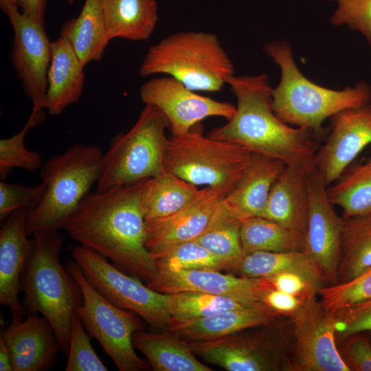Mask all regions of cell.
I'll return each instance as SVG.
<instances>
[{
  "label": "cell",
  "mask_w": 371,
  "mask_h": 371,
  "mask_svg": "<svg viewBox=\"0 0 371 371\" xmlns=\"http://www.w3.org/2000/svg\"><path fill=\"white\" fill-rule=\"evenodd\" d=\"M146 180L89 193L63 225L81 245L109 258L124 273L148 282L157 274L146 246L141 196Z\"/></svg>",
  "instance_id": "6da1fadb"
},
{
  "label": "cell",
  "mask_w": 371,
  "mask_h": 371,
  "mask_svg": "<svg viewBox=\"0 0 371 371\" xmlns=\"http://www.w3.org/2000/svg\"><path fill=\"white\" fill-rule=\"evenodd\" d=\"M237 100L233 117L208 136L229 142L252 153L272 157L310 172L317 152L313 132L285 123L274 113L267 74L233 76L227 82Z\"/></svg>",
  "instance_id": "7a4b0ae2"
},
{
  "label": "cell",
  "mask_w": 371,
  "mask_h": 371,
  "mask_svg": "<svg viewBox=\"0 0 371 371\" xmlns=\"http://www.w3.org/2000/svg\"><path fill=\"white\" fill-rule=\"evenodd\" d=\"M263 50L281 73L279 84L272 90L273 110L290 126L319 135L328 118L370 102L371 85L365 82L335 90L311 81L297 67L286 42L268 43Z\"/></svg>",
  "instance_id": "3957f363"
},
{
  "label": "cell",
  "mask_w": 371,
  "mask_h": 371,
  "mask_svg": "<svg viewBox=\"0 0 371 371\" xmlns=\"http://www.w3.org/2000/svg\"><path fill=\"white\" fill-rule=\"evenodd\" d=\"M32 239V250L21 278L24 303L29 314L40 313L49 321L67 356L72 321L82 303V293L60 263L63 239L58 231L38 232Z\"/></svg>",
  "instance_id": "277c9868"
},
{
  "label": "cell",
  "mask_w": 371,
  "mask_h": 371,
  "mask_svg": "<svg viewBox=\"0 0 371 371\" xmlns=\"http://www.w3.org/2000/svg\"><path fill=\"white\" fill-rule=\"evenodd\" d=\"M104 153L96 146L75 144L49 158L40 168L45 185L39 201L27 211L26 231L56 232L97 183L102 174Z\"/></svg>",
  "instance_id": "5b68a950"
},
{
  "label": "cell",
  "mask_w": 371,
  "mask_h": 371,
  "mask_svg": "<svg viewBox=\"0 0 371 371\" xmlns=\"http://www.w3.org/2000/svg\"><path fill=\"white\" fill-rule=\"evenodd\" d=\"M139 74H166L192 91L217 92L234 76V66L216 34L183 31L150 46Z\"/></svg>",
  "instance_id": "8992f818"
},
{
  "label": "cell",
  "mask_w": 371,
  "mask_h": 371,
  "mask_svg": "<svg viewBox=\"0 0 371 371\" xmlns=\"http://www.w3.org/2000/svg\"><path fill=\"white\" fill-rule=\"evenodd\" d=\"M170 124L155 106L145 104L126 133H117L103 156L96 191L133 185L164 171V153Z\"/></svg>",
  "instance_id": "52a82bcc"
},
{
  "label": "cell",
  "mask_w": 371,
  "mask_h": 371,
  "mask_svg": "<svg viewBox=\"0 0 371 371\" xmlns=\"http://www.w3.org/2000/svg\"><path fill=\"white\" fill-rule=\"evenodd\" d=\"M252 156L236 144L205 136L201 124L166 144L164 170L196 186L233 188Z\"/></svg>",
  "instance_id": "ba28073f"
},
{
  "label": "cell",
  "mask_w": 371,
  "mask_h": 371,
  "mask_svg": "<svg viewBox=\"0 0 371 371\" xmlns=\"http://www.w3.org/2000/svg\"><path fill=\"white\" fill-rule=\"evenodd\" d=\"M65 267L82 293V303L76 313L118 370H148V364L137 355L132 341L133 334L144 328L143 319L135 312L120 308L105 298L88 281L74 260H68Z\"/></svg>",
  "instance_id": "9c48e42d"
},
{
  "label": "cell",
  "mask_w": 371,
  "mask_h": 371,
  "mask_svg": "<svg viewBox=\"0 0 371 371\" xmlns=\"http://www.w3.org/2000/svg\"><path fill=\"white\" fill-rule=\"evenodd\" d=\"M278 319L221 338L188 343L196 356L227 371L293 370L292 346L284 344Z\"/></svg>",
  "instance_id": "30bf717a"
},
{
  "label": "cell",
  "mask_w": 371,
  "mask_h": 371,
  "mask_svg": "<svg viewBox=\"0 0 371 371\" xmlns=\"http://www.w3.org/2000/svg\"><path fill=\"white\" fill-rule=\"evenodd\" d=\"M71 256L88 281L105 298L138 314L151 328L168 330L171 322L168 294L154 291L82 245L74 247Z\"/></svg>",
  "instance_id": "8fae6325"
},
{
  "label": "cell",
  "mask_w": 371,
  "mask_h": 371,
  "mask_svg": "<svg viewBox=\"0 0 371 371\" xmlns=\"http://www.w3.org/2000/svg\"><path fill=\"white\" fill-rule=\"evenodd\" d=\"M289 317L293 370L350 371L339 352L335 313L326 310L316 295Z\"/></svg>",
  "instance_id": "7c38bea8"
},
{
  "label": "cell",
  "mask_w": 371,
  "mask_h": 371,
  "mask_svg": "<svg viewBox=\"0 0 371 371\" xmlns=\"http://www.w3.org/2000/svg\"><path fill=\"white\" fill-rule=\"evenodd\" d=\"M139 95L145 104L154 105L163 113L174 136L186 134L210 117L228 121L236 111L232 104L199 95L168 76L146 81L140 87Z\"/></svg>",
  "instance_id": "4fadbf2b"
},
{
  "label": "cell",
  "mask_w": 371,
  "mask_h": 371,
  "mask_svg": "<svg viewBox=\"0 0 371 371\" xmlns=\"http://www.w3.org/2000/svg\"><path fill=\"white\" fill-rule=\"evenodd\" d=\"M309 210L304 251L323 273L328 285L338 283L344 218L331 203L327 186L315 168L306 175Z\"/></svg>",
  "instance_id": "5bb4252c"
},
{
  "label": "cell",
  "mask_w": 371,
  "mask_h": 371,
  "mask_svg": "<svg viewBox=\"0 0 371 371\" xmlns=\"http://www.w3.org/2000/svg\"><path fill=\"white\" fill-rule=\"evenodd\" d=\"M14 31L11 60L22 82L24 91L33 105L32 114L45 109L47 72L51 61V43L45 23L12 10L7 14Z\"/></svg>",
  "instance_id": "9a60e30c"
},
{
  "label": "cell",
  "mask_w": 371,
  "mask_h": 371,
  "mask_svg": "<svg viewBox=\"0 0 371 371\" xmlns=\"http://www.w3.org/2000/svg\"><path fill=\"white\" fill-rule=\"evenodd\" d=\"M332 119L328 138L315 157L316 168L327 187L371 145V102L341 111Z\"/></svg>",
  "instance_id": "2e32d148"
},
{
  "label": "cell",
  "mask_w": 371,
  "mask_h": 371,
  "mask_svg": "<svg viewBox=\"0 0 371 371\" xmlns=\"http://www.w3.org/2000/svg\"><path fill=\"white\" fill-rule=\"evenodd\" d=\"M229 192L226 188L205 186L175 213L146 221V246L151 254L182 243L194 240L205 231Z\"/></svg>",
  "instance_id": "e0dca14e"
},
{
  "label": "cell",
  "mask_w": 371,
  "mask_h": 371,
  "mask_svg": "<svg viewBox=\"0 0 371 371\" xmlns=\"http://www.w3.org/2000/svg\"><path fill=\"white\" fill-rule=\"evenodd\" d=\"M146 285L165 294L193 291L258 302H260L263 292L269 289L265 278L236 276L212 269L158 271Z\"/></svg>",
  "instance_id": "ac0fdd59"
},
{
  "label": "cell",
  "mask_w": 371,
  "mask_h": 371,
  "mask_svg": "<svg viewBox=\"0 0 371 371\" xmlns=\"http://www.w3.org/2000/svg\"><path fill=\"white\" fill-rule=\"evenodd\" d=\"M10 354L12 371H44L51 368L61 350L60 342L49 321L36 314L12 317L1 334Z\"/></svg>",
  "instance_id": "d6986e66"
},
{
  "label": "cell",
  "mask_w": 371,
  "mask_h": 371,
  "mask_svg": "<svg viewBox=\"0 0 371 371\" xmlns=\"http://www.w3.org/2000/svg\"><path fill=\"white\" fill-rule=\"evenodd\" d=\"M28 210L11 214L0 230V304L7 306L12 317H23L19 300L21 278L33 247L26 231Z\"/></svg>",
  "instance_id": "ffe728a7"
},
{
  "label": "cell",
  "mask_w": 371,
  "mask_h": 371,
  "mask_svg": "<svg viewBox=\"0 0 371 371\" xmlns=\"http://www.w3.org/2000/svg\"><path fill=\"white\" fill-rule=\"evenodd\" d=\"M281 317L262 302H258L198 319H171L166 330L172 331L190 341H207L265 325Z\"/></svg>",
  "instance_id": "44dd1931"
},
{
  "label": "cell",
  "mask_w": 371,
  "mask_h": 371,
  "mask_svg": "<svg viewBox=\"0 0 371 371\" xmlns=\"http://www.w3.org/2000/svg\"><path fill=\"white\" fill-rule=\"evenodd\" d=\"M286 166L277 158L252 153L249 164L225 196V203L243 219L262 216L271 190Z\"/></svg>",
  "instance_id": "7402d4cb"
},
{
  "label": "cell",
  "mask_w": 371,
  "mask_h": 371,
  "mask_svg": "<svg viewBox=\"0 0 371 371\" xmlns=\"http://www.w3.org/2000/svg\"><path fill=\"white\" fill-rule=\"evenodd\" d=\"M308 172L298 167L286 166L271 190L262 216L304 238L309 210L306 184Z\"/></svg>",
  "instance_id": "603a6c76"
},
{
  "label": "cell",
  "mask_w": 371,
  "mask_h": 371,
  "mask_svg": "<svg viewBox=\"0 0 371 371\" xmlns=\"http://www.w3.org/2000/svg\"><path fill=\"white\" fill-rule=\"evenodd\" d=\"M84 67L65 38L60 35L51 43L45 106L49 115H60L78 101L85 84Z\"/></svg>",
  "instance_id": "cb8c5ba5"
},
{
  "label": "cell",
  "mask_w": 371,
  "mask_h": 371,
  "mask_svg": "<svg viewBox=\"0 0 371 371\" xmlns=\"http://www.w3.org/2000/svg\"><path fill=\"white\" fill-rule=\"evenodd\" d=\"M133 344L148 359L154 371H212L196 358L188 341L170 330L149 333L142 330L132 335Z\"/></svg>",
  "instance_id": "d4e9b609"
},
{
  "label": "cell",
  "mask_w": 371,
  "mask_h": 371,
  "mask_svg": "<svg viewBox=\"0 0 371 371\" xmlns=\"http://www.w3.org/2000/svg\"><path fill=\"white\" fill-rule=\"evenodd\" d=\"M60 36L67 39L85 67L100 60L111 41L102 0H85L78 16L63 25Z\"/></svg>",
  "instance_id": "484cf974"
},
{
  "label": "cell",
  "mask_w": 371,
  "mask_h": 371,
  "mask_svg": "<svg viewBox=\"0 0 371 371\" xmlns=\"http://www.w3.org/2000/svg\"><path fill=\"white\" fill-rule=\"evenodd\" d=\"M110 39L147 40L158 21L157 0H102Z\"/></svg>",
  "instance_id": "4316f807"
},
{
  "label": "cell",
  "mask_w": 371,
  "mask_h": 371,
  "mask_svg": "<svg viewBox=\"0 0 371 371\" xmlns=\"http://www.w3.org/2000/svg\"><path fill=\"white\" fill-rule=\"evenodd\" d=\"M233 272L238 276L248 278H267L278 273L291 272L304 276L319 289L328 285L320 269L304 251H256L248 254Z\"/></svg>",
  "instance_id": "83f0119b"
},
{
  "label": "cell",
  "mask_w": 371,
  "mask_h": 371,
  "mask_svg": "<svg viewBox=\"0 0 371 371\" xmlns=\"http://www.w3.org/2000/svg\"><path fill=\"white\" fill-rule=\"evenodd\" d=\"M243 220L223 200L207 228L194 240L216 256L225 270L233 271L245 256L240 240Z\"/></svg>",
  "instance_id": "f1b7e54d"
},
{
  "label": "cell",
  "mask_w": 371,
  "mask_h": 371,
  "mask_svg": "<svg viewBox=\"0 0 371 371\" xmlns=\"http://www.w3.org/2000/svg\"><path fill=\"white\" fill-rule=\"evenodd\" d=\"M199 191L196 186L166 170L146 179L141 196L146 221L175 213L192 200Z\"/></svg>",
  "instance_id": "f546056e"
},
{
  "label": "cell",
  "mask_w": 371,
  "mask_h": 371,
  "mask_svg": "<svg viewBox=\"0 0 371 371\" xmlns=\"http://www.w3.org/2000/svg\"><path fill=\"white\" fill-rule=\"evenodd\" d=\"M343 218L338 283L371 268V213Z\"/></svg>",
  "instance_id": "4dcf8cb0"
},
{
  "label": "cell",
  "mask_w": 371,
  "mask_h": 371,
  "mask_svg": "<svg viewBox=\"0 0 371 371\" xmlns=\"http://www.w3.org/2000/svg\"><path fill=\"white\" fill-rule=\"evenodd\" d=\"M240 240L245 255L256 251H304L305 244L304 236L263 216L242 221Z\"/></svg>",
  "instance_id": "1f68e13d"
},
{
  "label": "cell",
  "mask_w": 371,
  "mask_h": 371,
  "mask_svg": "<svg viewBox=\"0 0 371 371\" xmlns=\"http://www.w3.org/2000/svg\"><path fill=\"white\" fill-rule=\"evenodd\" d=\"M333 183L327 188L328 198L342 209L344 218L371 213V159L348 166Z\"/></svg>",
  "instance_id": "d6a6232c"
},
{
  "label": "cell",
  "mask_w": 371,
  "mask_h": 371,
  "mask_svg": "<svg viewBox=\"0 0 371 371\" xmlns=\"http://www.w3.org/2000/svg\"><path fill=\"white\" fill-rule=\"evenodd\" d=\"M171 319H192L261 302L227 295L184 291L168 294Z\"/></svg>",
  "instance_id": "836d02e7"
},
{
  "label": "cell",
  "mask_w": 371,
  "mask_h": 371,
  "mask_svg": "<svg viewBox=\"0 0 371 371\" xmlns=\"http://www.w3.org/2000/svg\"><path fill=\"white\" fill-rule=\"evenodd\" d=\"M158 271L225 270L224 265L196 240L169 247L154 256Z\"/></svg>",
  "instance_id": "e575fe53"
},
{
  "label": "cell",
  "mask_w": 371,
  "mask_h": 371,
  "mask_svg": "<svg viewBox=\"0 0 371 371\" xmlns=\"http://www.w3.org/2000/svg\"><path fill=\"white\" fill-rule=\"evenodd\" d=\"M42 113L30 114L24 127L9 138L0 140V177L1 181L10 175L14 168L28 172L40 169L43 166L39 154L26 148L24 139L27 131L41 122Z\"/></svg>",
  "instance_id": "d590c367"
},
{
  "label": "cell",
  "mask_w": 371,
  "mask_h": 371,
  "mask_svg": "<svg viewBox=\"0 0 371 371\" xmlns=\"http://www.w3.org/2000/svg\"><path fill=\"white\" fill-rule=\"evenodd\" d=\"M318 294L323 306L332 313L371 298V268L348 282L327 285Z\"/></svg>",
  "instance_id": "8d00e7d4"
},
{
  "label": "cell",
  "mask_w": 371,
  "mask_h": 371,
  "mask_svg": "<svg viewBox=\"0 0 371 371\" xmlns=\"http://www.w3.org/2000/svg\"><path fill=\"white\" fill-rule=\"evenodd\" d=\"M66 371H106L108 368L94 351L82 322L77 313L73 321Z\"/></svg>",
  "instance_id": "74e56055"
},
{
  "label": "cell",
  "mask_w": 371,
  "mask_h": 371,
  "mask_svg": "<svg viewBox=\"0 0 371 371\" xmlns=\"http://www.w3.org/2000/svg\"><path fill=\"white\" fill-rule=\"evenodd\" d=\"M335 1L337 9L330 18L333 25H346L360 32L371 46V0H327Z\"/></svg>",
  "instance_id": "f35d334b"
},
{
  "label": "cell",
  "mask_w": 371,
  "mask_h": 371,
  "mask_svg": "<svg viewBox=\"0 0 371 371\" xmlns=\"http://www.w3.org/2000/svg\"><path fill=\"white\" fill-rule=\"evenodd\" d=\"M45 190L43 182L36 186L0 181V221L20 210H30L41 199Z\"/></svg>",
  "instance_id": "ab89813d"
},
{
  "label": "cell",
  "mask_w": 371,
  "mask_h": 371,
  "mask_svg": "<svg viewBox=\"0 0 371 371\" xmlns=\"http://www.w3.org/2000/svg\"><path fill=\"white\" fill-rule=\"evenodd\" d=\"M339 352L350 371H371V338L368 331L337 337Z\"/></svg>",
  "instance_id": "60d3db41"
},
{
  "label": "cell",
  "mask_w": 371,
  "mask_h": 371,
  "mask_svg": "<svg viewBox=\"0 0 371 371\" xmlns=\"http://www.w3.org/2000/svg\"><path fill=\"white\" fill-rule=\"evenodd\" d=\"M335 313L337 337L371 331V298L356 303Z\"/></svg>",
  "instance_id": "b9f144b4"
},
{
  "label": "cell",
  "mask_w": 371,
  "mask_h": 371,
  "mask_svg": "<svg viewBox=\"0 0 371 371\" xmlns=\"http://www.w3.org/2000/svg\"><path fill=\"white\" fill-rule=\"evenodd\" d=\"M265 278L269 289H276L305 300L317 295L320 289L312 281L295 273H281Z\"/></svg>",
  "instance_id": "7bdbcfd3"
},
{
  "label": "cell",
  "mask_w": 371,
  "mask_h": 371,
  "mask_svg": "<svg viewBox=\"0 0 371 371\" xmlns=\"http://www.w3.org/2000/svg\"><path fill=\"white\" fill-rule=\"evenodd\" d=\"M306 300L273 289L265 291L260 297V302L267 306L281 316L288 317L297 311Z\"/></svg>",
  "instance_id": "ee69618b"
},
{
  "label": "cell",
  "mask_w": 371,
  "mask_h": 371,
  "mask_svg": "<svg viewBox=\"0 0 371 371\" xmlns=\"http://www.w3.org/2000/svg\"><path fill=\"white\" fill-rule=\"evenodd\" d=\"M18 5L23 14L34 21L45 23L47 0H18Z\"/></svg>",
  "instance_id": "f6af8a7d"
},
{
  "label": "cell",
  "mask_w": 371,
  "mask_h": 371,
  "mask_svg": "<svg viewBox=\"0 0 371 371\" xmlns=\"http://www.w3.org/2000/svg\"><path fill=\"white\" fill-rule=\"evenodd\" d=\"M0 370L12 371L10 350L1 335L0 336Z\"/></svg>",
  "instance_id": "bcb514c9"
},
{
  "label": "cell",
  "mask_w": 371,
  "mask_h": 371,
  "mask_svg": "<svg viewBox=\"0 0 371 371\" xmlns=\"http://www.w3.org/2000/svg\"><path fill=\"white\" fill-rule=\"evenodd\" d=\"M0 8L7 15L12 10L19 8L18 0H0Z\"/></svg>",
  "instance_id": "7dc6e473"
},
{
  "label": "cell",
  "mask_w": 371,
  "mask_h": 371,
  "mask_svg": "<svg viewBox=\"0 0 371 371\" xmlns=\"http://www.w3.org/2000/svg\"><path fill=\"white\" fill-rule=\"evenodd\" d=\"M68 1L69 3H72L74 1V0H68Z\"/></svg>",
  "instance_id": "c3c4849f"
},
{
  "label": "cell",
  "mask_w": 371,
  "mask_h": 371,
  "mask_svg": "<svg viewBox=\"0 0 371 371\" xmlns=\"http://www.w3.org/2000/svg\"><path fill=\"white\" fill-rule=\"evenodd\" d=\"M369 333H370V338H371V331H368Z\"/></svg>",
  "instance_id": "681fc988"
},
{
  "label": "cell",
  "mask_w": 371,
  "mask_h": 371,
  "mask_svg": "<svg viewBox=\"0 0 371 371\" xmlns=\"http://www.w3.org/2000/svg\"><path fill=\"white\" fill-rule=\"evenodd\" d=\"M370 147H371V145H370Z\"/></svg>",
  "instance_id": "f907efd6"
}]
</instances>
